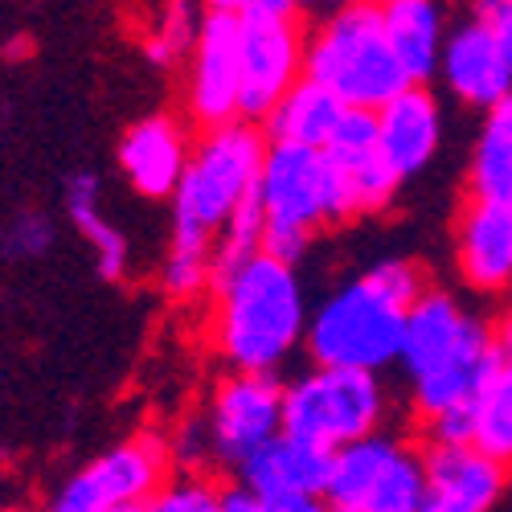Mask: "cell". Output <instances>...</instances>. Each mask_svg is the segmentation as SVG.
<instances>
[{
	"mask_svg": "<svg viewBox=\"0 0 512 512\" xmlns=\"http://www.w3.org/2000/svg\"><path fill=\"white\" fill-rule=\"evenodd\" d=\"M402 439L394 435H369L361 443H349L332 451V472L324 484V500L332 504V512H369V500L377 496L381 480L394 467V459L402 455Z\"/></svg>",
	"mask_w": 512,
	"mask_h": 512,
	"instance_id": "obj_20",
	"label": "cell"
},
{
	"mask_svg": "<svg viewBox=\"0 0 512 512\" xmlns=\"http://www.w3.org/2000/svg\"><path fill=\"white\" fill-rule=\"evenodd\" d=\"M185 111L201 132L242 119V66H238V17L205 13L185 74Z\"/></svg>",
	"mask_w": 512,
	"mask_h": 512,
	"instance_id": "obj_11",
	"label": "cell"
},
{
	"mask_svg": "<svg viewBox=\"0 0 512 512\" xmlns=\"http://www.w3.org/2000/svg\"><path fill=\"white\" fill-rule=\"evenodd\" d=\"M193 136L185 119L168 115V111H156V115H144L140 123H132L119 140V173L123 181L132 185L140 197L148 201H173L177 197V185L189 168V156H193Z\"/></svg>",
	"mask_w": 512,
	"mask_h": 512,
	"instance_id": "obj_13",
	"label": "cell"
},
{
	"mask_svg": "<svg viewBox=\"0 0 512 512\" xmlns=\"http://www.w3.org/2000/svg\"><path fill=\"white\" fill-rule=\"evenodd\" d=\"M459 5H467V9H476V13H484V9L492 5V0H459Z\"/></svg>",
	"mask_w": 512,
	"mask_h": 512,
	"instance_id": "obj_36",
	"label": "cell"
},
{
	"mask_svg": "<svg viewBox=\"0 0 512 512\" xmlns=\"http://www.w3.org/2000/svg\"><path fill=\"white\" fill-rule=\"evenodd\" d=\"M54 246V222L46 213H21L0 234V254L5 259H41Z\"/></svg>",
	"mask_w": 512,
	"mask_h": 512,
	"instance_id": "obj_27",
	"label": "cell"
},
{
	"mask_svg": "<svg viewBox=\"0 0 512 512\" xmlns=\"http://www.w3.org/2000/svg\"><path fill=\"white\" fill-rule=\"evenodd\" d=\"M267 144L271 140L263 127L246 119L201 132L173 197V238L168 242L213 250L222 226L259 193Z\"/></svg>",
	"mask_w": 512,
	"mask_h": 512,
	"instance_id": "obj_4",
	"label": "cell"
},
{
	"mask_svg": "<svg viewBox=\"0 0 512 512\" xmlns=\"http://www.w3.org/2000/svg\"><path fill=\"white\" fill-rule=\"evenodd\" d=\"M168 451H173L177 472H205V467L213 463V443H209L205 414L201 418H181L177 431L168 435Z\"/></svg>",
	"mask_w": 512,
	"mask_h": 512,
	"instance_id": "obj_28",
	"label": "cell"
},
{
	"mask_svg": "<svg viewBox=\"0 0 512 512\" xmlns=\"http://www.w3.org/2000/svg\"><path fill=\"white\" fill-rule=\"evenodd\" d=\"M390 414V390L381 373L312 365L283 386V435L324 451H340L381 435Z\"/></svg>",
	"mask_w": 512,
	"mask_h": 512,
	"instance_id": "obj_7",
	"label": "cell"
},
{
	"mask_svg": "<svg viewBox=\"0 0 512 512\" xmlns=\"http://www.w3.org/2000/svg\"><path fill=\"white\" fill-rule=\"evenodd\" d=\"M304 9H316V0H304Z\"/></svg>",
	"mask_w": 512,
	"mask_h": 512,
	"instance_id": "obj_39",
	"label": "cell"
},
{
	"mask_svg": "<svg viewBox=\"0 0 512 512\" xmlns=\"http://www.w3.org/2000/svg\"><path fill=\"white\" fill-rule=\"evenodd\" d=\"M173 451L156 431H136L111 443L103 455L82 463L78 472L54 492L50 508L62 512H111L144 508L168 480H173Z\"/></svg>",
	"mask_w": 512,
	"mask_h": 512,
	"instance_id": "obj_8",
	"label": "cell"
},
{
	"mask_svg": "<svg viewBox=\"0 0 512 512\" xmlns=\"http://www.w3.org/2000/svg\"><path fill=\"white\" fill-rule=\"evenodd\" d=\"M443 107L426 87H406L402 95H394L386 107L377 111V140H381V156L394 168V177L406 185L414 177H422L426 168L435 164L439 148H443Z\"/></svg>",
	"mask_w": 512,
	"mask_h": 512,
	"instance_id": "obj_16",
	"label": "cell"
},
{
	"mask_svg": "<svg viewBox=\"0 0 512 512\" xmlns=\"http://www.w3.org/2000/svg\"><path fill=\"white\" fill-rule=\"evenodd\" d=\"M435 78L459 107H472V111H492L500 99L512 95V70L480 13L451 25Z\"/></svg>",
	"mask_w": 512,
	"mask_h": 512,
	"instance_id": "obj_14",
	"label": "cell"
},
{
	"mask_svg": "<svg viewBox=\"0 0 512 512\" xmlns=\"http://www.w3.org/2000/svg\"><path fill=\"white\" fill-rule=\"evenodd\" d=\"M381 25H386L390 50L414 87H426L439 74V58L447 46V9L443 0H381Z\"/></svg>",
	"mask_w": 512,
	"mask_h": 512,
	"instance_id": "obj_18",
	"label": "cell"
},
{
	"mask_svg": "<svg viewBox=\"0 0 512 512\" xmlns=\"http://www.w3.org/2000/svg\"><path fill=\"white\" fill-rule=\"evenodd\" d=\"M222 512H263V500L254 496L246 484H234L222 492Z\"/></svg>",
	"mask_w": 512,
	"mask_h": 512,
	"instance_id": "obj_32",
	"label": "cell"
},
{
	"mask_svg": "<svg viewBox=\"0 0 512 512\" xmlns=\"http://www.w3.org/2000/svg\"><path fill=\"white\" fill-rule=\"evenodd\" d=\"M222 492L205 472H177L148 504L144 512H222Z\"/></svg>",
	"mask_w": 512,
	"mask_h": 512,
	"instance_id": "obj_26",
	"label": "cell"
},
{
	"mask_svg": "<svg viewBox=\"0 0 512 512\" xmlns=\"http://www.w3.org/2000/svg\"><path fill=\"white\" fill-rule=\"evenodd\" d=\"M398 365L422 422L467 410L484 377L496 369L492 324H484L459 295L431 287L406 316Z\"/></svg>",
	"mask_w": 512,
	"mask_h": 512,
	"instance_id": "obj_3",
	"label": "cell"
},
{
	"mask_svg": "<svg viewBox=\"0 0 512 512\" xmlns=\"http://www.w3.org/2000/svg\"><path fill=\"white\" fill-rule=\"evenodd\" d=\"M467 197L512 205V95L484 111L467 156Z\"/></svg>",
	"mask_w": 512,
	"mask_h": 512,
	"instance_id": "obj_23",
	"label": "cell"
},
{
	"mask_svg": "<svg viewBox=\"0 0 512 512\" xmlns=\"http://www.w3.org/2000/svg\"><path fill=\"white\" fill-rule=\"evenodd\" d=\"M259 209L267 222L263 250L283 263H300L312 238L324 226H345L357 218L345 177L324 148L304 144H267Z\"/></svg>",
	"mask_w": 512,
	"mask_h": 512,
	"instance_id": "obj_5",
	"label": "cell"
},
{
	"mask_svg": "<svg viewBox=\"0 0 512 512\" xmlns=\"http://www.w3.org/2000/svg\"><path fill=\"white\" fill-rule=\"evenodd\" d=\"M480 17L488 21L496 46H500V54H504V62H508V70H512V0H492V5H488Z\"/></svg>",
	"mask_w": 512,
	"mask_h": 512,
	"instance_id": "obj_29",
	"label": "cell"
},
{
	"mask_svg": "<svg viewBox=\"0 0 512 512\" xmlns=\"http://www.w3.org/2000/svg\"><path fill=\"white\" fill-rule=\"evenodd\" d=\"M349 107L340 103L332 91H324L320 82L304 78L263 123L267 127V140L275 144H304V148H328L332 136L340 132Z\"/></svg>",
	"mask_w": 512,
	"mask_h": 512,
	"instance_id": "obj_22",
	"label": "cell"
},
{
	"mask_svg": "<svg viewBox=\"0 0 512 512\" xmlns=\"http://www.w3.org/2000/svg\"><path fill=\"white\" fill-rule=\"evenodd\" d=\"M66 218L82 238H87L99 275L107 283L127 279V267H132V246H127V234L103 213V185H99L95 173H74L66 181Z\"/></svg>",
	"mask_w": 512,
	"mask_h": 512,
	"instance_id": "obj_21",
	"label": "cell"
},
{
	"mask_svg": "<svg viewBox=\"0 0 512 512\" xmlns=\"http://www.w3.org/2000/svg\"><path fill=\"white\" fill-rule=\"evenodd\" d=\"M349 5H357V0H316V9H324V13H336V9H349Z\"/></svg>",
	"mask_w": 512,
	"mask_h": 512,
	"instance_id": "obj_35",
	"label": "cell"
},
{
	"mask_svg": "<svg viewBox=\"0 0 512 512\" xmlns=\"http://www.w3.org/2000/svg\"><path fill=\"white\" fill-rule=\"evenodd\" d=\"M0 512H29V508H17V504H9V508H0Z\"/></svg>",
	"mask_w": 512,
	"mask_h": 512,
	"instance_id": "obj_37",
	"label": "cell"
},
{
	"mask_svg": "<svg viewBox=\"0 0 512 512\" xmlns=\"http://www.w3.org/2000/svg\"><path fill=\"white\" fill-rule=\"evenodd\" d=\"M304 0H246V13H271V17H295Z\"/></svg>",
	"mask_w": 512,
	"mask_h": 512,
	"instance_id": "obj_33",
	"label": "cell"
},
{
	"mask_svg": "<svg viewBox=\"0 0 512 512\" xmlns=\"http://www.w3.org/2000/svg\"><path fill=\"white\" fill-rule=\"evenodd\" d=\"M467 426H472V447L492 455L496 463H512V369L496 365L476 398L467 402Z\"/></svg>",
	"mask_w": 512,
	"mask_h": 512,
	"instance_id": "obj_24",
	"label": "cell"
},
{
	"mask_svg": "<svg viewBox=\"0 0 512 512\" xmlns=\"http://www.w3.org/2000/svg\"><path fill=\"white\" fill-rule=\"evenodd\" d=\"M308 33L295 17L242 13L238 17V66H242V119L267 123L271 111L304 82Z\"/></svg>",
	"mask_w": 512,
	"mask_h": 512,
	"instance_id": "obj_9",
	"label": "cell"
},
{
	"mask_svg": "<svg viewBox=\"0 0 512 512\" xmlns=\"http://www.w3.org/2000/svg\"><path fill=\"white\" fill-rule=\"evenodd\" d=\"M205 13H230V17H242L246 13V0H201Z\"/></svg>",
	"mask_w": 512,
	"mask_h": 512,
	"instance_id": "obj_34",
	"label": "cell"
},
{
	"mask_svg": "<svg viewBox=\"0 0 512 512\" xmlns=\"http://www.w3.org/2000/svg\"><path fill=\"white\" fill-rule=\"evenodd\" d=\"M263 512H332L324 496H283V500H263Z\"/></svg>",
	"mask_w": 512,
	"mask_h": 512,
	"instance_id": "obj_31",
	"label": "cell"
},
{
	"mask_svg": "<svg viewBox=\"0 0 512 512\" xmlns=\"http://www.w3.org/2000/svg\"><path fill=\"white\" fill-rule=\"evenodd\" d=\"M455 275L476 295L512 291V205L463 201L455 218Z\"/></svg>",
	"mask_w": 512,
	"mask_h": 512,
	"instance_id": "obj_15",
	"label": "cell"
},
{
	"mask_svg": "<svg viewBox=\"0 0 512 512\" xmlns=\"http://www.w3.org/2000/svg\"><path fill=\"white\" fill-rule=\"evenodd\" d=\"M328 472H332V451L279 435L238 476L259 500H283V496H324Z\"/></svg>",
	"mask_w": 512,
	"mask_h": 512,
	"instance_id": "obj_19",
	"label": "cell"
},
{
	"mask_svg": "<svg viewBox=\"0 0 512 512\" xmlns=\"http://www.w3.org/2000/svg\"><path fill=\"white\" fill-rule=\"evenodd\" d=\"M111 512H144V508H111Z\"/></svg>",
	"mask_w": 512,
	"mask_h": 512,
	"instance_id": "obj_38",
	"label": "cell"
},
{
	"mask_svg": "<svg viewBox=\"0 0 512 512\" xmlns=\"http://www.w3.org/2000/svg\"><path fill=\"white\" fill-rule=\"evenodd\" d=\"M422 512H492L508 492V467L472 443H426Z\"/></svg>",
	"mask_w": 512,
	"mask_h": 512,
	"instance_id": "obj_12",
	"label": "cell"
},
{
	"mask_svg": "<svg viewBox=\"0 0 512 512\" xmlns=\"http://www.w3.org/2000/svg\"><path fill=\"white\" fill-rule=\"evenodd\" d=\"M332 156V164L345 177V189L353 197L357 218L369 213H386L402 189V181L394 177V168L381 156V140H377V115L373 111H349L340 132L332 136V144L324 148Z\"/></svg>",
	"mask_w": 512,
	"mask_h": 512,
	"instance_id": "obj_17",
	"label": "cell"
},
{
	"mask_svg": "<svg viewBox=\"0 0 512 512\" xmlns=\"http://www.w3.org/2000/svg\"><path fill=\"white\" fill-rule=\"evenodd\" d=\"M201 17L193 9V0H168L164 13L156 17L148 41H144V54L156 62V66H177V62H189L193 46H197V33H201Z\"/></svg>",
	"mask_w": 512,
	"mask_h": 512,
	"instance_id": "obj_25",
	"label": "cell"
},
{
	"mask_svg": "<svg viewBox=\"0 0 512 512\" xmlns=\"http://www.w3.org/2000/svg\"><path fill=\"white\" fill-rule=\"evenodd\" d=\"M304 78L320 82L349 111H381L394 95L414 82L398 66L386 25H381V0H357L349 9L324 13L308 33Z\"/></svg>",
	"mask_w": 512,
	"mask_h": 512,
	"instance_id": "obj_6",
	"label": "cell"
},
{
	"mask_svg": "<svg viewBox=\"0 0 512 512\" xmlns=\"http://www.w3.org/2000/svg\"><path fill=\"white\" fill-rule=\"evenodd\" d=\"M308 320L312 308L300 271L267 250L213 279V349L230 373L275 377L304 349Z\"/></svg>",
	"mask_w": 512,
	"mask_h": 512,
	"instance_id": "obj_2",
	"label": "cell"
},
{
	"mask_svg": "<svg viewBox=\"0 0 512 512\" xmlns=\"http://www.w3.org/2000/svg\"><path fill=\"white\" fill-rule=\"evenodd\" d=\"M431 291L410 259H381L365 275L332 287L312 308L304 349L312 365L386 373L402 357L410 308Z\"/></svg>",
	"mask_w": 512,
	"mask_h": 512,
	"instance_id": "obj_1",
	"label": "cell"
},
{
	"mask_svg": "<svg viewBox=\"0 0 512 512\" xmlns=\"http://www.w3.org/2000/svg\"><path fill=\"white\" fill-rule=\"evenodd\" d=\"M492 353H496V365L512 369V304H504L500 316L492 320Z\"/></svg>",
	"mask_w": 512,
	"mask_h": 512,
	"instance_id": "obj_30",
	"label": "cell"
},
{
	"mask_svg": "<svg viewBox=\"0 0 512 512\" xmlns=\"http://www.w3.org/2000/svg\"><path fill=\"white\" fill-rule=\"evenodd\" d=\"M205 426L213 463L242 467L283 435V381L267 373H226L209 394Z\"/></svg>",
	"mask_w": 512,
	"mask_h": 512,
	"instance_id": "obj_10",
	"label": "cell"
}]
</instances>
